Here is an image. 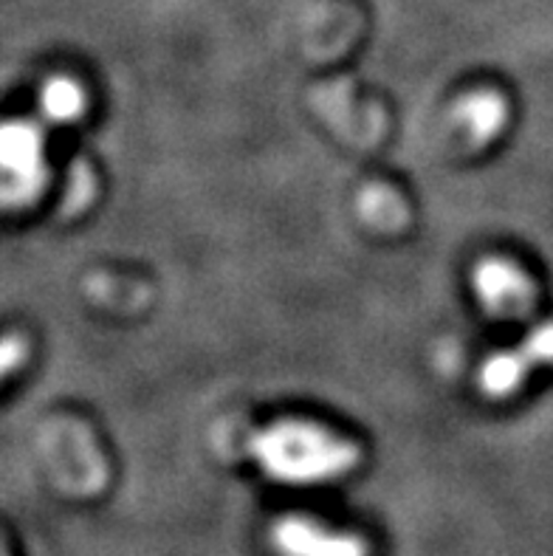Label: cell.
Here are the masks:
<instances>
[{
    "mask_svg": "<svg viewBox=\"0 0 553 556\" xmlns=\"http://www.w3.org/2000/svg\"><path fill=\"white\" fill-rule=\"evenodd\" d=\"M475 291L491 314H526L533 303V286L514 263L483 261L475 271Z\"/></svg>",
    "mask_w": 553,
    "mask_h": 556,
    "instance_id": "5",
    "label": "cell"
},
{
    "mask_svg": "<svg viewBox=\"0 0 553 556\" xmlns=\"http://www.w3.org/2000/svg\"><path fill=\"white\" fill-rule=\"evenodd\" d=\"M3 153V192L9 204H26L40 192L46 178L42 134L32 122H9L0 139Z\"/></svg>",
    "mask_w": 553,
    "mask_h": 556,
    "instance_id": "2",
    "label": "cell"
},
{
    "mask_svg": "<svg viewBox=\"0 0 553 556\" xmlns=\"http://www.w3.org/2000/svg\"><path fill=\"white\" fill-rule=\"evenodd\" d=\"M249 452L268 478L300 486L339 478L359 460L351 441L309 421L272 424L252 438Z\"/></svg>",
    "mask_w": 553,
    "mask_h": 556,
    "instance_id": "1",
    "label": "cell"
},
{
    "mask_svg": "<svg viewBox=\"0 0 553 556\" xmlns=\"http://www.w3.org/2000/svg\"><path fill=\"white\" fill-rule=\"evenodd\" d=\"M274 545L282 556H367L356 534L325 529L319 522L288 517L274 529Z\"/></svg>",
    "mask_w": 553,
    "mask_h": 556,
    "instance_id": "4",
    "label": "cell"
},
{
    "mask_svg": "<svg viewBox=\"0 0 553 556\" xmlns=\"http://www.w3.org/2000/svg\"><path fill=\"white\" fill-rule=\"evenodd\" d=\"M42 113L54 122H74L85 111V93L77 83L71 79H51L40 91Z\"/></svg>",
    "mask_w": 553,
    "mask_h": 556,
    "instance_id": "7",
    "label": "cell"
},
{
    "mask_svg": "<svg viewBox=\"0 0 553 556\" xmlns=\"http://www.w3.org/2000/svg\"><path fill=\"white\" fill-rule=\"evenodd\" d=\"M553 362V323L540 325L512 351L494 353L480 370V384L489 395H508L528 379L533 367Z\"/></svg>",
    "mask_w": 553,
    "mask_h": 556,
    "instance_id": "3",
    "label": "cell"
},
{
    "mask_svg": "<svg viewBox=\"0 0 553 556\" xmlns=\"http://www.w3.org/2000/svg\"><path fill=\"white\" fill-rule=\"evenodd\" d=\"M505 116H508V108L498 91H475L455 105L457 125L469 134L475 144H486L494 139L503 130Z\"/></svg>",
    "mask_w": 553,
    "mask_h": 556,
    "instance_id": "6",
    "label": "cell"
}]
</instances>
